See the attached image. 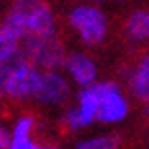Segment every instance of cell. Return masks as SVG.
<instances>
[{
    "instance_id": "14",
    "label": "cell",
    "mask_w": 149,
    "mask_h": 149,
    "mask_svg": "<svg viewBox=\"0 0 149 149\" xmlns=\"http://www.w3.org/2000/svg\"><path fill=\"white\" fill-rule=\"evenodd\" d=\"M10 147V127L0 123V149Z\"/></svg>"
},
{
    "instance_id": "11",
    "label": "cell",
    "mask_w": 149,
    "mask_h": 149,
    "mask_svg": "<svg viewBox=\"0 0 149 149\" xmlns=\"http://www.w3.org/2000/svg\"><path fill=\"white\" fill-rule=\"evenodd\" d=\"M74 149H121V137L113 131H105L76 141Z\"/></svg>"
},
{
    "instance_id": "6",
    "label": "cell",
    "mask_w": 149,
    "mask_h": 149,
    "mask_svg": "<svg viewBox=\"0 0 149 149\" xmlns=\"http://www.w3.org/2000/svg\"><path fill=\"white\" fill-rule=\"evenodd\" d=\"M95 113H97V95L92 84L88 88L78 90L76 103L66 107L62 115V127L68 129L70 133H80L95 123Z\"/></svg>"
},
{
    "instance_id": "10",
    "label": "cell",
    "mask_w": 149,
    "mask_h": 149,
    "mask_svg": "<svg viewBox=\"0 0 149 149\" xmlns=\"http://www.w3.org/2000/svg\"><path fill=\"white\" fill-rule=\"evenodd\" d=\"M129 90H131L135 100H139L141 103H147V100H149V58H147V54L139 60L137 66L131 72Z\"/></svg>"
},
{
    "instance_id": "9",
    "label": "cell",
    "mask_w": 149,
    "mask_h": 149,
    "mask_svg": "<svg viewBox=\"0 0 149 149\" xmlns=\"http://www.w3.org/2000/svg\"><path fill=\"white\" fill-rule=\"evenodd\" d=\"M125 38L131 44H143L149 38V12L147 10H135L127 16L123 26Z\"/></svg>"
},
{
    "instance_id": "8",
    "label": "cell",
    "mask_w": 149,
    "mask_h": 149,
    "mask_svg": "<svg viewBox=\"0 0 149 149\" xmlns=\"http://www.w3.org/2000/svg\"><path fill=\"white\" fill-rule=\"evenodd\" d=\"M68 74V81L76 84L78 88H88L97 81V64L84 52H70L66 54L64 66Z\"/></svg>"
},
{
    "instance_id": "3",
    "label": "cell",
    "mask_w": 149,
    "mask_h": 149,
    "mask_svg": "<svg viewBox=\"0 0 149 149\" xmlns=\"http://www.w3.org/2000/svg\"><path fill=\"white\" fill-rule=\"evenodd\" d=\"M93 90L97 95V113H95V123L102 125H119L123 123L129 113H131V103L125 92L117 81L103 80L95 81Z\"/></svg>"
},
{
    "instance_id": "7",
    "label": "cell",
    "mask_w": 149,
    "mask_h": 149,
    "mask_svg": "<svg viewBox=\"0 0 149 149\" xmlns=\"http://www.w3.org/2000/svg\"><path fill=\"white\" fill-rule=\"evenodd\" d=\"M72 97V84L62 72H42L34 102L42 107H64Z\"/></svg>"
},
{
    "instance_id": "12",
    "label": "cell",
    "mask_w": 149,
    "mask_h": 149,
    "mask_svg": "<svg viewBox=\"0 0 149 149\" xmlns=\"http://www.w3.org/2000/svg\"><path fill=\"white\" fill-rule=\"evenodd\" d=\"M36 133V117L32 113L20 115L10 127V143H24L32 141Z\"/></svg>"
},
{
    "instance_id": "5",
    "label": "cell",
    "mask_w": 149,
    "mask_h": 149,
    "mask_svg": "<svg viewBox=\"0 0 149 149\" xmlns=\"http://www.w3.org/2000/svg\"><path fill=\"white\" fill-rule=\"evenodd\" d=\"M68 20L72 30L78 34L81 44H86V46H100L107 38V30H109L107 16L103 14L102 8H97L93 4H78L70 12Z\"/></svg>"
},
{
    "instance_id": "2",
    "label": "cell",
    "mask_w": 149,
    "mask_h": 149,
    "mask_svg": "<svg viewBox=\"0 0 149 149\" xmlns=\"http://www.w3.org/2000/svg\"><path fill=\"white\" fill-rule=\"evenodd\" d=\"M40 70L32 66L22 52L0 62V97L12 103L34 102L40 84Z\"/></svg>"
},
{
    "instance_id": "1",
    "label": "cell",
    "mask_w": 149,
    "mask_h": 149,
    "mask_svg": "<svg viewBox=\"0 0 149 149\" xmlns=\"http://www.w3.org/2000/svg\"><path fill=\"white\" fill-rule=\"evenodd\" d=\"M2 26H6L20 44L28 38L58 34L54 12L44 0H16Z\"/></svg>"
},
{
    "instance_id": "4",
    "label": "cell",
    "mask_w": 149,
    "mask_h": 149,
    "mask_svg": "<svg viewBox=\"0 0 149 149\" xmlns=\"http://www.w3.org/2000/svg\"><path fill=\"white\" fill-rule=\"evenodd\" d=\"M20 52L40 72H60L66 60V48L58 34L28 38L20 44Z\"/></svg>"
},
{
    "instance_id": "13",
    "label": "cell",
    "mask_w": 149,
    "mask_h": 149,
    "mask_svg": "<svg viewBox=\"0 0 149 149\" xmlns=\"http://www.w3.org/2000/svg\"><path fill=\"white\" fill-rule=\"evenodd\" d=\"M8 149H60L56 145H50V143H40V141H24V143H10Z\"/></svg>"
}]
</instances>
